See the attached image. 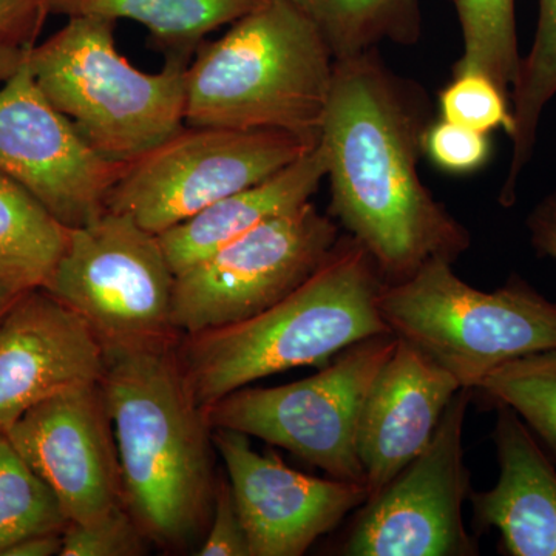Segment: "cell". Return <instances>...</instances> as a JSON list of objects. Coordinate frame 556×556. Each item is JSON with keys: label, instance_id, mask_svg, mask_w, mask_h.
Listing matches in <instances>:
<instances>
[{"label": "cell", "instance_id": "6da1fadb", "mask_svg": "<svg viewBox=\"0 0 556 556\" xmlns=\"http://www.w3.org/2000/svg\"><path fill=\"white\" fill-rule=\"evenodd\" d=\"M430 121L422 89L394 75L378 50L336 60L317 142L327 160L328 215L367 249L386 283L433 260L455 263L471 244L417 170Z\"/></svg>", "mask_w": 556, "mask_h": 556}, {"label": "cell", "instance_id": "7a4b0ae2", "mask_svg": "<svg viewBox=\"0 0 556 556\" xmlns=\"http://www.w3.org/2000/svg\"><path fill=\"white\" fill-rule=\"evenodd\" d=\"M177 340L104 346L100 382L124 503L150 543L169 554L206 535L218 482L212 428L179 368Z\"/></svg>", "mask_w": 556, "mask_h": 556}, {"label": "cell", "instance_id": "3957f363", "mask_svg": "<svg viewBox=\"0 0 556 556\" xmlns=\"http://www.w3.org/2000/svg\"><path fill=\"white\" fill-rule=\"evenodd\" d=\"M383 281L367 249L340 237L320 268L257 316L179 336L175 351L201 408L277 372L325 364L353 343L391 332L379 311Z\"/></svg>", "mask_w": 556, "mask_h": 556}, {"label": "cell", "instance_id": "277c9868", "mask_svg": "<svg viewBox=\"0 0 556 556\" xmlns=\"http://www.w3.org/2000/svg\"><path fill=\"white\" fill-rule=\"evenodd\" d=\"M334 54L291 0H262L186 68V126L280 130L317 146Z\"/></svg>", "mask_w": 556, "mask_h": 556}, {"label": "cell", "instance_id": "5b68a950", "mask_svg": "<svg viewBox=\"0 0 556 556\" xmlns=\"http://www.w3.org/2000/svg\"><path fill=\"white\" fill-rule=\"evenodd\" d=\"M115 27L108 17H67L28 64L43 97L94 152L130 164L186 126L190 58L169 54L161 72H142L116 47Z\"/></svg>", "mask_w": 556, "mask_h": 556}, {"label": "cell", "instance_id": "8992f818", "mask_svg": "<svg viewBox=\"0 0 556 556\" xmlns=\"http://www.w3.org/2000/svg\"><path fill=\"white\" fill-rule=\"evenodd\" d=\"M433 260L415 276L383 283L379 311L388 329L477 390L508 362L556 348V303L519 277L485 292Z\"/></svg>", "mask_w": 556, "mask_h": 556}, {"label": "cell", "instance_id": "52a82bcc", "mask_svg": "<svg viewBox=\"0 0 556 556\" xmlns=\"http://www.w3.org/2000/svg\"><path fill=\"white\" fill-rule=\"evenodd\" d=\"M397 345L393 332L340 351L309 378L226 394L203 408L212 430L239 431L288 450L329 478L367 485L357 428L369 387Z\"/></svg>", "mask_w": 556, "mask_h": 556}, {"label": "cell", "instance_id": "ba28073f", "mask_svg": "<svg viewBox=\"0 0 556 556\" xmlns=\"http://www.w3.org/2000/svg\"><path fill=\"white\" fill-rule=\"evenodd\" d=\"M174 285L159 236L130 215L105 211L68 230L64 252L42 288L78 313L102 345L112 346L177 340Z\"/></svg>", "mask_w": 556, "mask_h": 556}, {"label": "cell", "instance_id": "9c48e42d", "mask_svg": "<svg viewBox=\"0 0 556 556\" xmlns=\"http://www.w3.org/2000/svg\"><path fill=\"white\" fill-rule=\"evenodd\" d=\"M314 148L287 131L185 126L127 164L110 192L108 211L130 215L160 236Z\"/></svg>", "mask_w": 556, "mask_h": 556}, {"label": "cell", "instance_id": "30bf717a", "mask_svg": "<svg viewBox=\"0 0 556 556\" xmlns=\"http://www.w3.org/2000/svg\"><path fill=\"white\" fill-rule=\"evenodd\" d=\"M339 239L311 201L268 219L175 276L172 327L199 334L257 316L308 280Z\"/></svg>", "mask_w": 556, "mask_h": 556}, {"label": "cell", "instance_id": "8fae6325", "mask_svg": "<svg viewBox=\"0 0 556 556\" xmlns=\"http://www.w3.org/2000/svg\"><path fill=\"white\" fill-rule=\"evenodd\" d=\"M473 390L450 401L427 448L365 501L340 544L346 556H475L463 506L471 493L463 433Z\"/></svg>", "mask_w": 556, "mask_h": 556}, {"label": "cell", "instance_id": "7c38bea8", "mask_svg": "<svg viewBox=\"0 0 556 556\" xmlns=\"http://www.w3.org/2000/svg\"><path fill=\"white\" fill-rule=\"evenodd\" d=\"M127 164L102 159L33 78L28 61L0 86V174L27 189L65 228L108 211Z\"/></svg>", "mask_w": 556, "mask_h": 556}, {"label": "cell", "instance_id": "4fadbf2b", "mask_svg": "<svg viewBox=\"0 0 556 556\" xmlns=\"http://www.w3.org/2000/svg\"><path fill=\"white\" fill-rule=\"evenodd\" d=\"M5 433L50 486L68 522L89 525L126 506L118 448L101 383L39 402Z\"/></svg>", "mask_w": 556, "mask_h": 556}, {"label": "cell", "instance_id": "5bb4252c", "mask_svg": "<svg viewBox=\"0 0 556 556\" xmlns=\"http://www.w3.org/2000/svg\"><path fill=\"white\" fill-rule=\"evenodd\" d=\"M251 556H300L356 510L367 485L314 478L288 467L274 453L260 455L239 431L212 430Z\"/></svg>", "mask_w": 556, "mask_h": 556}, {"label": "cell", "instance_id": "9a60e30c", "mask_svg": "<svg viewBox=\"0 0 556 556\" xmlns=\"http://www.w3.org/2000/svg\"><path fill=\"white\" fill-rule=\"evenodd\" d=\"M102 372L104 345L89 324L46 288L27 289L0 317V430Z\"/></svg>", "mask_w": 556, "mask_h": 556}, {"label": "cell", "instance_id": "2e32d148", "mask_svg": "<svg viewBox=\"0 0 556 556\" xmlns=\"http://www.w3.org/2000/svg\"><path fill=\"white\" fill-rule=\"evenodd\" d=\"M460 388L450 372L397 339L369 387L358 419L357 453L368 500L427 448Z\"/></svg>", "mask_w": 556, "mask_h": 556}, {"label": "cell", "instance_id": "e0dca14e", "mask_svg": "<svg viewBox=\"0 0 556 556\" xmlns=\"http://www.w3.org/2000/svg\"><path fill=\"white\" fill-rule=\"evenodd\" d=\"M493 430L500 479L486 492H473L479 532L496 529L508 556H556V470L535 434L510 407L495 405Z\"/></svg>", "mask_w": 556, "mask_h": 556}, {"label": "cell", "instance_id": "ac0fdd59", "mask_svg": "<svg viewBox=\"0 0 556 556\" xmlns=\"http://www.w3.org/2000/svg\"><path fill=\"white\" fill-rule=\"evenodd\" d=\"M325 178L327 160L317 144L273 177L225 197L160 233L161 247L175 276L268 219L308 203Z\"/></svg>", "mask_w": 556, "mask_h": 556}, {"label": "cell", "instance_id": "d6986e66", "mask_svg": "<svg viewBox=\"0 0 556 556\" xmlns=\"http://www.w3.org/2000/svg\"><path fill=\"white\" fill-rule=\"evenodd\" d=\"M51 16L137 22L159 49L189 56L207 35L233 24L262 0H49Z\"/></svg>", "mask_w": 556, "mask_h": 556}, {"label": "cell", "instance_id": "ffe728a7", "mask_svg": "<svg viewBox=\"0 0 556 556\" xmlns=\"http://www.w3.org/2000/svg\"><path fill=\"white\" fill-rule=\"evenodd\" d=\"M308 16L334 60L378 50L379 43L412 46L420 38L419 0H291Z\"/></svg>", "mask_w": 556, "mask_h": 556}, {"label": "cell", "instance_id": "44dd1931", "mask_svg": "<svg viewBox=\"0 0 556 556\" xmlns=\"http://www.w3.org/2000/svg\"><path fill=\"white\" fill-rule=\"evenodd\" d=\"M68 230L27 189L0 174V268L28 287H43Z\"/></svg>", "mask_w": 556, "mask_h": 556}, {"label": "cell", "instance_id": "7402d4cb", "mask_svg": "<svg viewBox=\"0 0 556 556\" xmlns=\"http://www.w3.org/2000/svg\"><path fill=\"white\" fill-rule=\"evenodd\" d=\"M556 94V0H540V20L532 49L519 62L510 90L515 129L511 134L510 167L500 201L511 206L517 200L519 178L532 160L541 115Z\"/></svg>", "mask_w": 556, "mask_h": 556}, {"label": "cell", "instance_id": "603a6c76", "mask_svg": "<svg viewBox=\"0 0 556 556\" xmlns=\"http://www.w3.org/2000/svg\"><path fill=\"white\" fill-rule=\"evenodd\" d=\"M464 51L453 67L456 73L478 72L495 80L510 94L519 62L515 0H452Z\"/></svg>", "mask_w": 556, "mask_h": 556}, {"label": "cell", "instance_id": "cb8c5ba5", "mask_svg": "<svg viewBox=\"0 0 556 556\" xmlns=\"http://www.w3.org/2000/svg\"><path fill=\"white\" fill-rule=\"evenodd\" d=\"M510 407L556 456V348L508 362L490 372L475 393Z\"/></svg>", "mask_w": 556, "mask_h": 556}, {"label": "cell", "instance_id": "d4e9b609", "mask_svg": "<svg viewBox=\"0 0 556 556\" xmlns=\"http://www.w3.org/2000/svg\"><path fill=\"white\" fill-rule=\"evenodd\" d=\"M68 525L56 496L0 430V551L22 538Z\"/></svg>", "mask_w": 556, "mask_h": 556}, {"label": "cell", "instance_id": "484cf974", "mask_svg": "<svg viewBox=\"0 0 556 556\" xmlns=\"http://www.w3.org/2000/svg\"><path fill=\"white\" fill-rule=\"evenodd\" d=\"M439 118L489 134L504 130L511 137L515 129L510 94L495 80L478 72L456 73L439 91Z\"/></svg>", "mask_w": 556, "mask_h": 556}, {"label": "cell", "instance_id": "4316f807", "mask_svg": "<svg viewBox=\"0 0 556 556\" xmlns=\"http://www.w3.org/2000/svg\"><path fill=\"white\" fill-rule=\"evenodd\" d=\"M149 543L129 508L121 506L89 525L68 522L60 556H141Z\"/></svg>", "mask_w": 556, "mask_h": 556}, {"label": "cell", "instance_id": "83f0119b", "mask_svg": "<svg viewBox=\"0 0 556 556\" xmlns=\"http://www.w3.org/2000/svg\"><path fill=\"white\" fill-rule=\"evenodd\" d=\"M420 148L431 164L452 175L475 174L492 155L489 134L442 118L428 123Z\"/></svg>", "mask_w": 556, "mask_h": 556}, {"label": "cell", "instance_id": "f1b7e54d", "mask_svg": "<svg viewBox=\"0 0 556 556\" xmlns=\"http://www.w3.org/2000/svg\"><path fill=\"white\" fill-rule=\"evenodd\" d=\"M50 16L49 0H0V86L30 60Z\"/></svg>", "mask_w": 556, "mask_h": 556}, {"label": "cell", "instance_id": "f546056e", "mask_svg": "<svg viewBox=\"0 0 556 556\" xmlns=\"http://www.w3.org/2000/svg\"><path fill=\"white\" fill-rule=\"evenodd\" d=\"M195 555L251 556L228 478H218L211 521Z\"/></svg>", "mask_w": 556, "mask_h": 556}, {"label": "cell", "instance_id": "4dcf8cb0", "mask_svg": "<svg viewBox=\"0 0 556 556\" xmlns=\"http://www.w3.org/2000/svg\"><path fill=\"white\" fill-rule=\"evenodd\" d=\"M527 229L538 254L556 260V190L530 212Z\"/></svg>", "mask_w": 556, "mask_h": 556}, {"label": "cell", "instance_id": "1f68e13d", "mask_svg": "<svg viewBox=\"0 0 556 556\" xmlns=\"http://www.w3.org/2000/svg\"><path fill=\"white\" fill-rule=\"evenodd\" d=\"M62 532H43L22 538L0 551V556H54L61 555Z\"/></svg>", "mask_w": 556, "mask_h": 556}, {"label": "cell", "instance_id": "d6a6232c", "mask_svg": "<svg viewBox=\"0 0 556 556\" xmlns=\"http://www.w3.org/2000/svg\"><path fill=\"white\" fill-rule=\"evenodd\" d=\"M30 288L20 278L10 274L9 270L0 268V317Z\"/></svg>", "mask_w": 556, "mask_h": 556}]
</instances>
